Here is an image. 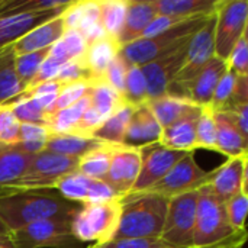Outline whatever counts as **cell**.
I'll list each match as a JSON object with an SVG mask.
<instances>
[{
	"label": "cell",
	"mask_w": 248,
	"mask_h": 248,
	"mask_svg": "<svg viewBox=\"0 0 248 248\" xmlns=\"http://www.w3.org/2000/svg\"><path fill=\"white\" fill-rule=\"evenodd\" d=\"M80 206L64 199L55 189L10 192L0 196V219L13 234L36 221L73 217Z\"/></svg>",
	"instance_id": "cell-1"
},
{
	"label": "cell",
	"mask_w": 248,
	"mask_h": 248,
	"mask_svg": "<svg viewBox=\"0 0 248 248\" xmlns=\"http://www.w3.org/2000/svg\"><path fill=\"white\" fill-rule=\"evenodd\" d=\"M122 211L115 238H160L169 199L155 193H128L121 198Z\"/></svg>",
	"instance_id": "cell-2"
},
{
	"label": "cell",
	"mask_w": 248,
	"mask_h": 248,
	"mask_svg": "<svg viewBox=\"0 0 248 248\" xmlns=\"http://www.w3.org/2000/svg\"><path fill=\"white\" fill-rule=\"evenodd\" d=\"M211 15H203V16L182 20L180 23L171 26L170 29H167L166 32L157 36L141 38L135 42H131L121 48L119 55L126 62V65L142 67L166 55L167 52L173 51L183 42L189 41L203 26V23Z\"/></svg>",
	"instance_id": "cell-3"
},
{
	"label": "cell",
	"mask_w": 248,
	"mask_h": 248,
	"mask_svg": "<svg viewBox=\"0 0 248 248\" xmlns=\"http://www.w3.org/2000/svg\"><path fill=\"white\" fill-rule=\"evenodd\" d=\"M121 211V198L105 203L81 205L71 218V231L80 243L106 244L115 238Z\"/></svg>",
	"instance_id": "cell-4"
},
{
	"label": "cell",
	"mask_w": 248,
	"mask_h": 248,
	"mask_svg": "<svg viewBox=\"0 0 248 248\" xmlns=\"http://www.w3.org/2000/svg\"><path fill=\"white\" fill-rule=\"evenodd\" d=\"M237 232L228 221L225 203L206 185L198 190L193 247H206L224 241Z\"/></svg>",
	"instance_id": "cell-5"
},
{
	"label": "cell",
	"mask_w": 248,
	"mask_h": 248,
	"mask_svg": "<svg viewBox=\"0 0 248 248\" xmlns=\"http://www.w3.org/2000/svg\"><path fill=\"white\" fill-rule=\"evenodd\" d=\"M73 217L36 221L13 232L16 248H78L81 243L71 231Z\"/></svg>",
	"instance_id": "cell-6"
},
{
	"label": "cell",
	"mask_w": 248,
	"mask_h": 248,
	"mask_svg": "<svg viewBox=\"0 0 248 248\" xmlns=\"http://www.w3.org/2000/svg\"><path fill=\"white\" fill-rule=\"evenodd\" d=\"M196 203L198 190L170 198L160 240L171 248L193 247Z\"/></svg>",
	"instance_id": "cell-7"
},
{
	"label": "cell",
	"mask_w": 248,
	"mask_h": 248,
	"mask_svg": "<svg viewBox=\"0 0 248 248\" xmlns=\"http://www.w3.org/2000/svg\"><path fill=\"white\" fill-rule=\"evenodd\" d=\"M247 0H218L215 9V57L227 61L237 42L247 33Z\"/></svg>",
	"instance_id": "cell-8"
},
{
	"label": "cell",
	"mask_w": 248,
	"mask_h": 248,
	"mask_svg": "<svg viewBox=\"0 0 248 248\" xmlns=\"http://www.w3.org/2000/svg\"><path fill=\"white\" fill-rule=\"evenodd\" d=\"M78 160L42 151L36 154L26 173L12 186L10 192L55 189L64 176L77 171ZM9 192V193H10Z\"/></svg>",
	"instance_id": "cell-9"
},
{
	"label": "cell",
	"mask_w": 248,
	"mask_h": 248,
	"mask_svg": "<svg viewBox=\"0 0 248 248\" xmlns=\"http://www.w3.org/2000/svg\"><path fill=\"white\" fill-rule=\"evenodd\" d=\"M217 9V7H215ZM215 57V12L206 19L203 26L192 36L187 45L186 61L170 84L167 94L180 97L182 89L195 78L203 65Z\"/></svg>",
	"instance_id": "cell-10"
},
{
	"label": "cell",
	"mask_w": 248,
	"mask_h": 248,
	"mask_svg": "<svg viewBox=\"0 0 248 248\" xmlns=\"http://www.w3.org/2000/svg\"><path fill=\"white\" fill-rule=\"evenodd\" d=\"M211 179V171L202 170L193 153H187L160 182H157L147 192L160 195L163 198H173L192 190H199L206 186Z\"/></svg>",
	"instance_id": "cell-11"
},
{
	"label": "cell",
	"mask_w": 248,
	"mask_h": 248,
	"mask_svg": "<svg viewBox=\"0 0 248 248\" xmlns=\"http://www.w3.org/2000/svg\"><path fill=\"white\" fill-rule=\"evenodd\" d=\"M141 169L135 186L129 193L147 192L157 182H160L187 153L174 151L163 147L160 142H154L140 148Z\"/></svg>",
	"instance_id": "cell-12"
},
{
	"label": "cell",
	"mask_w": 248,
	"mask_h": 248,
	"mask_svg": "<svg viewBox=\"0 0 248 248\" xmlns=\"http://www.w3.org/2000/svg\"><path fill=\"white\" fill-rule=\"evenodd\" d=\"M190 39L183 42L173 51L167 52L166 55L141 67L147 81V102L167 94L170 84L173 83L186 61L187 45Z\"/></svg>",
	"instance_id": "cell-13"
},
{
	"label": "cell",
	"mask_w": 248,
	"mask_h": 248,
	"mask_svg": "<svg viewBox=\"0 0 248 248\" xmlns=\"http://www.w3.org/2000/svg\"><path fill=\"white\" fill-rule=\"evenodd\" d=\"M141 169L140 148H129L125 145L112 147V158L109 171L105 177L112 190L119 196L128 195L137 183Z\"/></svg>",
	"instance_id": "cell-14"
},
{
	"label": "cell",
	"mask_w": 248,
	"mask_h": 248,
	"mask_svg": "<svg viewBox=\"0 0 248 248\" xmlns=\"http://www.w3.org/2000/svg\"><path fill=\"white\" fill-rule=\"evenodd\" d=\"M247 166L248 154H243L228 158L221 167L211 171L208 186L219 201L225 203L240 192L248 193Z\"/></svg>",
	"instance_id": "cell-15"
},
{
	"label": "cell",
	"mask_w": 248,
	"mask_h": 248,
	"mask_svg": "<svg viewBox=\"0 0 248 248\" xmlns=\"http://www.w3.org/2000/svg\"><path fill=\"white\" fill-rule=\"evenodd\" d=\"M225 70L227 62L218 57H212L195 76V78L182 89L180 97L189 99L199 106H209L212 103L215 87Z\"/></svg>",
	"instance_id": "cell-16"
},
{
	"label": "cell",
	"mask_w": 248,
	"mask_h": 248,
	"mask_svg": "<svg viewBox=\"0 0 248 248\" xmlns=\"http://www.w3.org/2000/svg\"><path fill=\"white\" fill-rule=\"evenodd\" d=\"M161 126L147 103L135 106L129 119L122 145L129 148H142L160 141Z\"/></svg>",
	"instance_id": "cell-17"
},
{
	"label": "cell",
	"mask_w": 248,
	"mask_h": 248,
	"mask_svg": "<svg viewBox=\"0 0 248 248\" xmlns=\"http://www.w3.org/2000/svg\"><path fill=\"white\" fill-rule=\"evenodd\" d=\"M202 106H196L193 110L186 113L183 118L171 124L161 131L160 144L169 150L195 153L198 150L196 144V121L199 118Z\"/></svg>",
	"instance_id": "cell-18"
},
{
	"label": "cell",
	"mask_w": 248,
	"mask_h": 248,
	"mask_svg": "<svg viewBox=\"0 0 248 248\" xmlns=\"http://www.w3.org/2000/svg\"><path fill=\"white\" fill-rule=\"evenodd\" d=\"M64 31H65V26H64L62 17L61 15H58L49 19L48 22L36 26L35 29L29 31L25 36L17 39L10 46L15 55L41 51V49L52 46L62 36Z\"/></svg>",
	"instance_id": "cell-19"
},
{
	"label": "cell",
	"mask_w": 248,
	"mask_h": 248,
	"mask_svg": "<svg viewBox=\"0 0 248 248\" xmlns=\"http://www.w3.org/2000/svg\"><path fill=\"white\" fill-rule=\"evenodd\" d=\"M65 10V9H64ZM64 10H51L44 13H23L0 19V49L10 46L29 31L61 15Z\"/></svg>",
	"instance_id": "cell-20"
},
{
	"label": "cell",
	"mask_w": 248,
	"mask_h": 248,
	"mask_svg": "<svg viewBox=\"0 0 248 248\" xmlns=\"http://www.w3.org/2000/svg\"><path fill=\"white\" fill-rule=\"evenodd\" d=\"M35 155L23 151L17 144H0V196L10 192L12 186L26 173Z\"/></svg>",
	"instance_id": "cell-21"
},
{
	"label": "cell",
	"mask_w": 248,
	"mask_h": 248,
	"mask_svg": "<svg viewBox=\"0 0 248 248\" xmlns=\"http://www.w3.org/2000/svg\"><path fill=\"white\" fill-rule=\"evenodd\" d=\"M155 16H157V10L154 1L128 0L124 26L118 36V44L121 45V48L141 39L145 28Z\"/></svg>",
	"instance_id": "cell-22"
},
{
	"label": "cell",
	"mask_w": 248,
	"mask_h": 248,
	"mask_svg": "<svg viewBox=\"0 0 248 248\" xmlns=\"http://www.w3.org/2000/svg\"><path fill=\"white\" fill-rule=\"evenodd\" d=\"M217 124V144L215 151L231 157L247 154V140L235 126L225 110H214Z\"/></svg>",
	"instance_id": "cell-23"
},
{
	"label": "cell",
	"mask_w": 248,
	"mask_h": 248,
	"mask_svg": "<svg viewBox=\"0 0 248 248\" xmlns=\"http://www.w3.org/2000/svg\"><path fill=\"white\" fill-rule=\"evenodd\" d=\"M102 145L105 144L92 137H81L77 134H60V135H49L44 151L80 160L83 155Z\"/></svg>",
	"instance_id": "cell-24"
},
{
	"label": "cell",
	"mask_w": 248,
	"mask_h": 248,
	"mask_svg": "<svg viewBox=\"0 0 248 248\" xmlns=\"http://www.w3.org/2000/svg\"><path fill=\"white\" fill-rule=\"evenodd\" d=\"M119 51L121 45L118 44V41L108 35L87 45L83 61L92 73L94 81L103 78L106 68L109 67L112 60L118 57Z\"/></svg>",
	"instance_id": "cell-25"
},
{
	"label": "cell",
	"mask_w": 248,
	"mask_h": 248,
	"mask_svg": "<svg viewBox=\"0 0 248 248\" xmlns=\"http://www.w3.org/2000/svg\"><path fill=\"white\" fill-rule=\"evenodd\" d=\"M157 15L176 17L180 20L211 15L215 12L218 0H153Z\"/></svg>",
	"instance_id": "cell-26"
},
{
	"label": "cell",
	"mask_w": 248,
	"mask_h": 248,
	"mask_svg": "<svg viewBox=\"0 0 248 248\" xmlns=\"http://www.w3.org/2000/svg\"><path fill=\"white\" fill-rule=\"evenodd\" d=\"M132 110L134 106L122 102L121 106L108 119H105L103 124L93 132L92 138L112 147L122 145L129 119L132 116Z\"/></svg>",
	"instance_id": "cell-27"
},
{
	"label": "cell",
	"mask_w": 248,
	"mask_h": 248,
	"mask_svg": "<svg viewBox=\"0 0 248 248\" xmlns=\"http://www.w3.org/2000/svg\"><path fill=\"white\" fill-rule=\"evenodd\" d=\"M147 105L151 109L155 119L158 121L161 129L170 126L171 124H174L176 121L183 118L186 113L193 110L196 106H199V105H195L193 102H190L189 99L177 97L173 94H164L161 97L148 100Z\"/></svg>",
	"instance_id": "cell-28"
},
{
	"label": "cell",
	"mask_w": 248,
	"mask_h": 248,
	"mask_svg": "<svg viewBox=\"0 0 248 248\" xmlns=\"http://www.w3.org/2000/svg\"><path fill=\"white\" fill-rule=\"evenodd\" d=\"M90 105H92V100H90V92H89L84 97H81L74 105L49 113L48 121H46V128H48L49 134L51 135L73 134L81 115L86 112V109Z\"/></svg>",
	"instance_id": "cell-29"
},
{
	"label": "cell",
	"mask_w": 248,
	"mask_h": 248,
	"mask_svg": "<svg viewBox=\"0 0 248 248\" xmlns=\"http://www.w3.org/2000/svg\"><path fill=\"white\" fill-rule=\"evenodd\" d=\"M25 92V86L15 70V54L12 46L0 49V105Z\"/></svg>",
	"instance_id": "cell-30"
},
{
	"label": "cell",
	"mask_w": 248,
	"mask_h": 248,
	"mask_svg": "<svg viewBox=\"0 0 248 248\" xmlns=\"http://www.w3.org/2000/svg\"><path fill=\"white\" fill-rule=\"evenodd\" d=\"M71 1L61 0H0V19L23 13H44L51 10H64Z\"/></svg>",
	"instance_id": "cell-31"
},
{
	"label": "cell",
	"mask_w": 248,
	"mask_h": 248,
	"mask_svg": "<svg viewBox=\"0 0 248 248\" xmlns=\"http://www.w3.org/2000/svg\"><path fill=\"white\" fill-rule=\"evenodd\" d=\"M112 158V145H102L92 150L78 160L77 171L92 180H105Z\"/></svg>",
	"instance_id": "cell-32"
},
{
	"label": "cell",
	"mask_w": 248,
	"mask_h": 248,
	"mask_svg": "<svg viewBox=\"0 0 248 248\" xmlns=\"http://www.w3.org/2000/svg\"><path fill=\"white\" fill-rule=\"evenodd\" d=\"M90 100L92 108L105 119H108L124 102L122 96L112 89L103 78L96 80L90 89Z\"/></svg>",
	"instance_id": "cell-33"
},
{
	"label": "cell",
	"mask_w": 248,
	"mask_h": 248,
	"mask_svg": "<svg viewBox=\"0 0 248 248\" xmlns=\"http://www.w3.org/2000/svg\"><path fill=\"white\" fill-rule=\"evenodd\" d=\"M128 0H102L100 1V23L105 33L118 41L122 31Z\"/></svg>",
	"instance_id": "cell-34"
},
{
	"label": "cell",
	"mask_w": 248,
	"mask_h": 248,
	"mask_svg": "<svg viewBox=\"0 0 248 248\" xmlns=\"http://www.w3.org/2000/svg\"><path fill=\"white\" fill-rule=\"evenodd\" d=\"M12 112L15 113L16 119L20 124H38L45 125L48 121V115L38 106V103L25 92H22L19 96L13 97L7 102Z\"/></svg>",
	"instance_id": "cell-35"
},
{
	"label": "cell",
	"mask_w": 248,
	"mask_h": 248,
	"mask_svg": "<svg viewBox=\"0 0 248 248\" xmlns=\"http://www.w3.org/2000/svg\"><path fill=\"white\" fill-rule=\"evenodd\" d=\"M92 179L83 176L78 171L70 173L60 179V182L55 185V190L67 201L78 205H84L89 193Z\"/></svg>",
	"instance_id": "cell-36"
},
{
	"label": "cell",
	"mask_w": 248,
	"mask_h": 248,
	"mask_svg": "<svg viewBox=\"0 0 248 248\" xmlns=\"http://www.w3.org/2000/svg\"><path fill=\"white\" fill-rule=\"evenodd\" d=\"M122 99L125 103L134 108L142 103H147V81H145L141 67L128 65Z\"/></svg>",
	"instance_id": "cell-37"
},
{
	"label": "cell",
	"mask_w": 248,
	"mask_h": 248,
	"mask_svg": "<svg viewBox=\"0 0 248 248\" xmlns=\"http://www.w3.org/2000/svg\"><path fill=\"white\" fill-rule=\"evenodd\" d=\"M49 135L51 134L45 125L20 124V141L17 145L29 154H39L45 150Z\"/></svg>",
	"instance_id": "cell-38"
},
{
	"label": "cell",
	"mask_w": 248,
	"mask_h": 248,
	"mask_svg": "<svg viewBox=\"0 0 248 248\" xmlns=\"http://www.w3.org/2000/svg\"><path fill=\"white\" fill-rule=\"evenodd\" d=\"M49 48L35 51V52L22 54V55H15V70H16L17 77L23 83L25 90L32 83V80L35 78V76H36L41 64L44 62V60L48 57Z\"/></svg>",
	"instance_id": "cell-39"
},
{
	"label": "cell",
	"mask_w": 248,
	"mask_h": 248,
	"mask_svg": "<svg viewBox=\"0 0 248 248\" xmlns=\"http://www.w3.org/2000/svg\"><path fill=\"white\" fill-rule=\"evenodd\" d=\"M196 144L198 148L214 150L217 144V124L215 113L211 106H202L196 121Z\"/></svg>",
	"instance_id": "cell-40"
},
{
	"label": "cell",
	"mask_w": 248,
	"mask_h": 248,
	"mask_svg": "<svg viewBox=\"0 0 248 248\" xmlns=\"http://www.w3.org/2000/svg\"><path fill=\"white\" fill-rule=\"evenodd\" d=\"M60 90H61V84L57 80H48L26 89L25 93L29 94L46 115H49L54 112V105Z\"/></svg>",
	"instance_id": "cell-41"
},
{
	"label": "cell",
	"mask_w": 248,
	"mask_h": 248,
	"mask_svg": "<svg viewBox=\"0 0 248 248\" xmlns=\"http://www.w3.org/2000/svg\"><path fill=\"white\" fill-rule=\"evenodd\" d=\"M20 141V122L7 103L0 105V144L16 145Z\"/></svg>",
	"instance_id": "cell-42"
},
{
	"label": "cell",
	"mask_w": 248,
	"mask_h": 248,
	"mask_svg": "<svg viewBox=\"0 0 248 248\" xmlns=\"http://www.w3.org/2000/svg\"><path fill=\"white\" fill-rule=\"evenodd\" d=\"M55 80L64 86V84H70V83H77V81H92L94 83V78L92 76V73L89 71V68L86 67L83 58L81 60H71L64 62L58 73Z\"/></svg>",
	"instance_id": "cell-43"
},
{
	"label": "cell",
	"mask_w": 248,
	"mask_h": 248,
	"mask_svg": "<svg viewBox=\"0 0 248 248\" xmlns=\"http://www.w3.org/2000/svg\"><path fill=\"white\" fill-rule=\"evenodd\" d=\"M235 83H237V74L227 68L215 87L212 103L209 105L214 110H222L228 106L235 89Z\"/></svg>",
	"instance_id": "cell-44"
},
{
	"label": "cell",
	"mask_w": 248,
	"mask_h": 248,
	"mask_svg": "<svg viewBox=\"0 0 248 248\" xmlns=\"http://www.w3.org/2000/svg\"><path fill=\"white\" fill-rule=\"evenodd\" d=\"M92 84H93L92 81H77V83H70V84L61 86V90H60L58 97L54 105V112L65 109V108L74 105L76 102H78L81 97H84L90 92Z\"/></svg>",
	"instance_id": "cell-45"
},
{
	"label": "cell",
	"mask_w": 248,
	"mask_h": 248,
	"mask_svg": "<svg viewBox=\"0 0 248 248\" xmlns=\"http://www.w3.org/2000/svg\"><path fill=\"white\" fill-rule=\"evenodd\" d=\"M227 217L230 221V225L235 231L246 230V217L248 209V193L240 192L234 198H231L228 202H225Z\"/></svg>",
	"instance_id": "cell-46"
},
{
	"label": "cell",
	"mask_w": 248,
	"mask_h": 248,
	"mask_svg": "<svg viewBox=\"0 0 248 248\" xmlns=\"http://www.w3.org/2000/svg\"><path fill=\"white\" fill-rule=\"evenodd\" d=\"M227 68L237 76H248V42L247 33L237 42L230 57L227 58Z\"/></svg>",
	"instance_id": "cell-47"
},
{
	"label": "cell",
	"mask_w": 248,
	"mask_h": 248,
	"mask_svg": "<svg viewBox=\"0 0 248 248\" xmlns=\"http://www.w3.org/2000/svg\"><path fill=\"white\" fill-rule=\"evenodd\" d=\"M60 41L65 46V51L68 54L70 61L71 60H81L84 57L86 49H87V42L78 29H65L62 36L60 38Z\"/></svg>",
	"instance_id": "cell-48"
},
{
	"label": "cell",
	"mask_w": 248,
	"mask_h": 248,
	"mask_svg": "<svg viewBox=\"0 0 248 248\" xmlns=\"http://www.w3.org/2000/svg\"><path fill=\"white\" fill-rule=\"evenodd\" d=\"M126 71H128V65H126V62L121 58V55L118 54V57H115V58L112 60V62L109 64V67L106 68L105 76H103V80H105L112 89H115L121 96L124 94Z\"/></svg>",
	"instance_id": "cell-49"
},
{
	"label": "cell",
	"mask_w": 248,
	"mask_h": 248,
	"mask_svg": "<svg viewBox=\"0 0 248 248\" xmlns=\"http://www.w3.org/2000/svg\"><path fill=\"white\" fill-rule=\"evenodd\" d=\"M93 248H171L160 238H113Z\"/></svg>",
	"instance_id": "cell-50"
},
{
	"label": "cell",
	"mask_w": 248,
	"mask_h": 248,
	"mask_svg": "<svg viewBox=\"0 0 248 248\" xmlns=\"http://www.w3.org/2000/svg\"><path fill=\"white\" fill-rule=\"evenodd\" d=\"M103 124V118L92 108V105L86 109V112L81 115L76 129L73 134L81 135V137H92L93 132Z\"/></svg>",
	"instance_id": "cell-51"
},
{
	"label": "cell",
	"mask_w": 248,
	"mask_h": 248,
	"mask_svg": "<svg viewBox=\"0 0 248 248\" xmlns=\"http://www.w3.org/2000/svg\"><path fill=\"white\" fill-rule=\"evenodd\" d=\"M116 198H119V196L112 190V187L108 183H105L103 180H92L86 203H105V202H110Z\"/></svg>",
	"instance_id": "cell-52"
},
{
	"label": "cell",
	"mask_w": 248,
	"mask_h": 248,
	"mask_svg": "<svg viewBox=\"0 0 248 248\" xmlns=\"http://www.w3.org/2000/svg\"><path fill=\"white\" fill-rule=\"evenodd\" d=\"M86 9V0L71 1V4L61 13L65 29H78Z\"/></svg>",
	"instance_id": "cell-53"
},
{
	"label": "cell",
	"mask_w": 248,
	"mask_h": 248,
	"mask_svg": "<svg viewBox=\"0 0 248 248\" xmlns=\"http://www.w3.org/2000/svg\"><path fill=\"white\" fill-rule=\"evenodd\" d=\"M182 20L180 19H176V17H170V16H164V15H157L150 23L148 26L145 28L144 33H142V38H153V36H157L163 32H166L167 29H170L171 26L180 23Z\"/></svg>",
	"instance_id": "cell-54"
},
{
	"label": "cell",
	"mask_w": 248,
	"mask_h": 248,
	"mask_svg": "<svg viewBox=\"0 0 248 248\" xmlns=\"http://www.w3.org/2000/svg\"><path fill=\"white\" fill-rule=\"evenodd\" d=\"M60 67H61V64H58V62H55L54 60H51V58L46 57V58L44 60V62L41 64V67H39V70H38L35 78L32 80V83H31L26 89H29V87H32V86H36V84H39V83H42V81L55 80Z\"/></svg>",
	"instance_id": "cell-55"
},
{
	"label": "cell",
	"mask_w": 248,
	"mask_h": 248,
	"mask_svg": "<svg viewBox=\"0 0 248 248\" xmlns=\"http://www.w3.org/2000/svg\"><path fill=\"white\" fill-rule=\"evenodd\" d=\"M230 118L232 119V122L235 124V126L238 128V131L248 138V103L246 105H238V106H232L228 109H224Z\"/></svg>",
	"instance_id": "cell-56"
},
{
	"label": "cell",
	"mask_w": 248,
	"mask_h": 248,
	"mask_svg": "<svg viewBox=\"0 0 248 248\" xmlns=\"http://www.w3.org/2000/svg\"><path fill=\"white\" fill-rule=\"evenodd\" d=\"M246 103H248V76H237V83H235L231 102L228 103L225 109L238 106V105H246Z\"/></svg>",
	"instance_id": "cell-57"
},
{
	"label": "cell",
	"mask_w": 248,
	"mask_h": 248,
	"mask_svg": "<svg viewBox=\"0 0 248 248\" xmlns=\"http://www.w3.org/2000/svg\"><path fill=\"white\" fill-rule=\"evenodd\" d=\"M247 240V232L246 230H241V231H237L234 232L231 237L225 238L224 241H219L217 244H212V246H206V247H190V248H243L244 243Z\"/></svg>",
	"instance_id": "cell-58"
},
{
	"label": "cell",
	"mask_w": 248,
	"mask_h": 248,
	"mask_svg": "<svg viewBox=\"0 0 248 248\" xmlns=\"http://www.w3.org/2000/svg\"><path fill=\"white\" fill-rule=\"evenodd\" d=\"M0 248H16L12 234L9 235H0Z\"/></svg>",
	"instance_id": "cell-59"
},
{
	"label": "cell",
	"mask_w": 248,
	"mask_h": 248,
	"mask_svg": "<svg viewBox=\"0 0 248 248\" xmlns=\"http://www.w3.org/2000/svg\"><path fill=\"white\" fill-rule=\"evenodd\" d=\"M10 234V231L7 230V227L3 224V221L0 219V235H9Z\"/></svg>",
	"instance_id": "cell-60"
},
{
	"label": "cell",
	"mask_w": 248,
	"mask_h": 248,
	"mask_svg": "<svg viewBox=\"0 0 248 248\" xmlns=\"http://www.w3.org/2000/svg\"><path fill=\"white\" fill-rule=\"evenodd\" d=\"M90 248H93V247H90Z\"/></svg>",
	"instance_id": "cell-61"
}]
</instances>
